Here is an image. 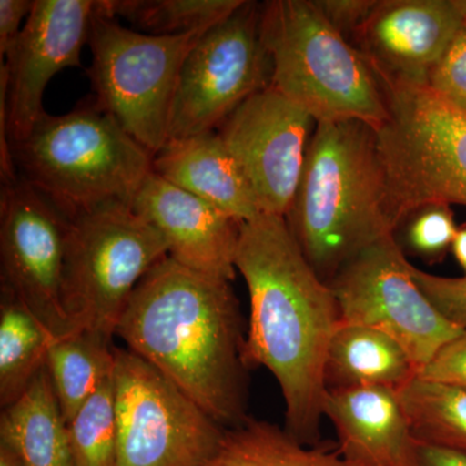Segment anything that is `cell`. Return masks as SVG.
<instances>
[{
  "label": "cell",
  "mask_w": 466,
  "mask_h": 466,
  "mask_svg": "<svg viewBox=\"0 0 466 466\" xmlns=\"http://www.w3.org/2000/svg\"><path fill=\"white\" fill-rule=\"evenodd\" d=\"M236 271L247 283L250 317L245 361L275 377L285 406V431L318 446L327 397L325 361L339 309L284 217L260 214L241 223Z\"/></svg>",
  "instance_id": "obj_1"
},
{
  "label": "cell",
  "mask_w": 466,
  "mask_h": 466,
  "mask_svg": "<svg viewBox=\"0 0 466 466\" xmlns=\"http://www.w3.org/2000/svg\"><path fill=\"white\" fill-rule=\"evenodd\" d=\"M116 336L223 428L249 419L247 334L231 281L167 257L137 284Z\"/></svg>",
  "instance_id": "obj_2"
},
{
  "label": "cell",
  "mask_w": 466,
  "mask_h": 466,
  "mask_svg": "<svg viewBox=\"0 0 466 466\" xmlns=\"http://www.w3.org/2000/svg\"><path fill=\"white\" fill-rule=\"evenodd\" d=\"M285 220L328 284L361 251L394 235L376 127L361 121L315 126Z\"/></svg>",
  "instance_id": "obj_3"
},
{
  "label": "cell",
  "mask_w": 466,
  "mask_h": 466,
  "mask_svg": "<svg viewBox=\"0 0 466 466\" xmlns=\"http://www.w3.org/2000/svg\"><path fill=\"white\" fill-rule=\"evenodd\" d=\"M12 155L18 175L67 219L110 202L133 207L153 170V156L95 100L46 113Z\"/></svg>",
  "instance_id": "obj_4"
},
{
  "label": "cell",
  "mask_w": 466,
  "mask_h": 466,
  "mask_svg": "<svg viewBox=\"0 0 466 466\" xmlns=\"http://www.w3.org/2000/svg\"><path fill=\"white\" fill-rule=\"evenodd\" d=\"M271 86L315 122L361 121L381 127L385 92L360 51L325 18L315 0L262 5Z\"/></svg>",
  "instance_id": "obj_5"
},
{
  "label": "cell",
  "mask_w": 466,
  "mask_h": 466,
  "mask_svg": "<svg viewBox=\"0 0 466 466\" xmlns=\"http://www.w3.org/2000/svg\"><path fill=\"white\" fill-rule=\"evenodd\" d=\"M167 242L131 205L110 202L69 219L63 300L75 330L113 339L137 284Z\"/></svg>",
  "instance_id": "obj_6"
},
{
  "label": "cell",
  "mask_w": 466,
  "mask_h": 466,
  "mask_svg": "<svg viewBox=\"0 0 466 466\" xmlns=\"http://www.w3.org/2000/svg\"><path fill=\"white\" fill-rule=\"evenodd\" d=\"M205 33L149 35L119 25L97 7L90 76L95 103L155 157L167 143L184 61Z\"/></svg>",
  "instance_id": "obj_7"
},
{
  "label": "cell",
  "mask_w": 466,
  "mask_h": 466,
  "mask_svg": "<svg viewBox=\"0 0 466 466\" xmlns=\"http://www.w3.org/2000/svg\"><path fill=\"white\" fill-rule=\"evenodd\" d=\"M377 128L395 228L429 201L466 207V116L428 88H388Z\"/></svg>",
  "instance_id": "obj_8"
},
{
  "label": "cell",
  "mask_w": 466,
  "mask_h": 466,
  "mask_svg": "<svg viewBox=\"0 0 466 466\" xmlns=\"http://www.w3.org/2000/svg\"><path fill=\"white\" fill-rule=\"evenodd\" d=\"M116 466H207L227 429L167 376L116 348Z\"/></svg>",
  "instance_id": "obj_9"
},
{
  "label": "cell",
  "mask_w": 466,
  "mask_h": 466,
  "mask_svg": "<svg viewBox=\"0 0 466 466\" xmlns=\"http://www.w3.org/2000/svg\"><path fill=\"white\" fill-rule=\"evenodd\" d=\"M262 5L244 2L189 52L179 76L168 140L216 131L245 100L271 86Z\"/></svg>",
  "instance_id": "obj_10"
},
{
  "label": "cell",
  "mask_w": 466,
  "mask_h": 466,
  "mask_svg": "<svg viewBox=\"0 0 466 466\" xmlns=\"http://www.w3.org/2000/svg\"><path fill=\"white\" fill-rule=\"evenodd\" d=\"M394 235L386 236L343 267L329 285L339 321L389 334L412 359L417 372L464 330L451 323L417 284Z\"/></svg>",
  "instance_id": "obj_11"
},
{
  "label": "cell",
  "mask_w": 466,
  "mask_h": 466,
  "mask_svg": "<svg viewBox=\"0 0 466 466\" xmlns=\"http://www.w3.org/2000/svg\"><path fill=\"white\" fill-rule=\"evenodd\" d=\"M99 0H34L32 14L0 67V175L17 177L12 146L23 142L46 115L43 95L66 67L81 66Z\"/></svg>",
  "instance_id": "obj_12"
},
{
  "label": "cell",
  "mask_w": 466,
  "mask_h": 466,
  "mask_svg": "<svg viewBox=\"0 0 466 466\" xmlns=\"http://www.w3.org/2000/svg\"><path fill=\"white\" fill-rule=\"evenodd\" d=\"M67 229L69 219L20 175L2 184V288L57 339L73 332L63 300Z\"/></svg>",
  "instance_id": "obj_13"
},
{
  "label": "cell",
  "mask_w": 466,
  "mask_h": 466,
  "mask_svg": "<svg viewBox=\"0 0 466 466\" xmlns=\"http://www.w3.org/2000/svg\"><path fill=\"white\" fill-rule=\"evenodd\" d=\"M315 126L305 109L269 86L245 100L218 128L260 213L287 216Z\"/></svg>",
  "instance_id": "obj_14"
},
{
  "label": "cell",
  "mask_w": 466,
  "mask_h": 466,
  "mask_svg": "<svg viewBox=\"0 0 466 466\" xmlns=\"http://www.w3.org/2000/svg\"><path fill=\"white\" fill-rule=\"evenodd\" d=\"M464 24L455 0H377L351 43L382 88H426Z\"/></svg>",
  "instance_id": "obj_15"
},
{
  "label": "cell",
  "mask_w": 466,
  "mask_h": 466,
  "mask_svg": "<svg viewBox=\"0 0 466 466\" xmlns=\"http://www.w3.org/2000/svg\"><path fill=\"white\" fill-rule=\"evenodd\" d=\"M133 208L161 233L170 258L232 283L238 272L235 256L241 223L153 170Z\"/></svg>",
  "instance_id": "obj_16"
},
{
  "label": "cell",
  "mask_w": 466,
  "mask_h": 466,
  "mask_svg": "<svg viewBox=\"0 0 466 466\" xmlns=\"http://www.w3.org/2000/svg\"><path fill=\"white\" fill-rule=\"evenodd\" d=\"M324 417L346 466H417L413 435L398 391L386 388L328 390Z\"/></svg>",
  "instance_id": "obj_17"
},
{
  "label": "cell",
  "mask_w": 466,
  "mask_h": 466,
  "mask_svg": "<svg viewBox=\"0 0 466 466\" xmlns=\"http://www.w3.org/2000/svg\"><path fill=\"white\" fill-rule=\"evenodd\" d=\"M153 173L238 223L260 216L258 204L218 131L170 139L153 157Z\"/></svg>",
  "instance_id": "obj_18"
},
{
  "label": "cell",
  "mask_w": 466,
  "mask_h": 466,
  "mask_svg": "<svg viewBox=\"0 0 466 466\" xmlns=\"http://www.w3.org/2000/svg\"><path fill=\"white\" fill-rule=\"evenodd\" d=\"M419 376L412 359L389 334L339 321L325 361L328 390L386 388L400 391Z\"/></svg>",
  "instance_id": "obj_19"
},
{
  "label": "cell",
  "mask_w": 466,
  "mask_h": 466,
  "mask_svg": "<svg viewBox=\"0 0 466 466\" xmlns=\"http://www.w3.org/2000/svg\"><path fill=\"white\" fill-rule=\"evenodd\" d=\"M0 443L23 466H75L67 426L47 367L0 416Z\"/></svg>",
  "instance_id": "obj_20"
},
{
  "label": "cell",
  "mask_w": 466,
  "mask_h": 466,
  "mask_svg": "<svg viewBox=\"0 0 466 466\" xmlns=\"http://www.w3.org/2000/svg\"><path fill=\"white\" fill-rule=\"evenodd\" d=\"M46 367L67 424L115 373L116 346L108 337L75 330L55 339Z\"/></svg>",
  "instance_id": "obj_21"
},
{
  "label": "cell",
  "mask_w": 466,
  "mask_h": 466,
  "mask_svg": "<svg viewBox=\"0 0 466 466\" xmlns=\"http://www.w3.org/2000/svg\"><path fill=\"white\" fill-rule=\"evenodd\" d=\"M57 337L5 288L0 299V404L11 406L41 372Z\"/></svg>",
  "instance_id": "obj_22"
},
{
  "label": "cell",
  "mask_w": 466,
  "mask_h": 466,
  "mask_svg": "<svg viewBox=\"0 0 466 466\" xmlns=\"http://www.w3.org/2000/svg\"><path fill=\"white\" fill-rule=\"evenodd\" d=\"M207 466H346L339 452L305 446L280 426L248 419L227 429L225 440Z\"/></svg>",
  "instance_id": "obj_23"
},
{
  "label": "cell",
  "mask_w": 466,
  "mask_h": 466,
  "mask_svg": "<svg viewBox=\"0 0 466 466\" xmlns=\"http://www.w3.org/2000/svg\"><path fill=\"white\" fill-rule=\"evenodd\" d=\"M245 0H99L104 16L121 17L149 35L207 33Z\"/></svg>",
  "instance_id": "obj_24"
},
{
  "label": "cell",
  "mask_w": 466,
  "mask_h": 466,
  "mask_svg": "<svg viewBox=\"0 0 466 466\" xmlns=\"http://www.w3.org/2000/svg\"><path fill=\"white\" fill-rule=\"evenodd\" d=\"M420 443L466 453V391L416 377L398 391Z\"/></svg>",
  "instance_id": "obj_25"
},
{
  "label": "cell",
  "mask_w": 466,
  "mask_h": 466,
  "mask_svg": "<svg viewBox=\"0 0 466 466\" xmlns=\"http://www.w3.org/2000/svg\"><path fill=\"white\" fill-rule=\"evenodd\" d=\"M66 426L75 466H116L115 373Z\"/></svg>",
  "instance_id": "obj_26"
},
{
  "label": "cell",
  "mask_w": 466,
  "mask_h": 466,
  "mask_svg": "<svg viewBox=\"0 0 466 466\" xmlns=\"http://www.w3.org/2000/svg\"><path fill=\"white\" fill-rule=\"evenodd\" d=\"M458 227L452 205L441 201L424 202L401 219L394 232H400V238H395V240L406 256L437 265L452 250Z\"/></svg>",
  "instance_id": "obj_27"
},
{
  "label": "cell",
  "mask_w": 466,
  "mask_h": 466,
  "mask_svg": "<svg viewBox=\"0 0 466 466\" xmlns=\"http://www.w3.org/2000/svg\"><path fill=\"white\" fill-rule=\"evenodd\" d=\"M426 88L441 103L466 116V23L434 66Z\"/></svg>",
  "instance_id": "obj_28"
},
{
  "label": "cell",
  "mask_w": 466,
  "mask_h": 466,
  "mask_svg": "<svg viewBox=\"0 0 466 466\" xmlns=\"http://www.w3.org/2000/svg\"><path fill=\"white\" fill-rule=\"evenodd\" d=\"M417 284L451 323L466 330V276L446 278L413 267Z\"/></svg>",
  "instance_id": "obj_29"
},
{
  "label": "cell",
  "mask_w": 466,
  "mask_h": 466,
  "mask_svg": "<svg viewBox=\"0 0 466 466\" xmlns=\"http://www.w3.org/2000/svg\"><path fill=\"white\" fill-rule=\"evenodd\" d=\"M417 377L466 391V330L446 343Z\"/></svg>",
  "instance_id": "obj_30"
},
{
  "label": "cell",
  "mask_w": 466,
  "mask_h": 466,
  "mask_svg": "<svg viewBox=\"0 0 466 466\" xmlns=\"http://www.w3.org/2000/svg\"><path fill=\"white\" fill-rule=\"evenodd\" d=\"M334 29L352 41L376 7L377 0H315Z\"/></svg>",
  "instance_id": "obj_31"
},
{
  "label": "cell",
  "mask_w": 466,
  "mask_h": 466,
  "mask_svg": "<svg viewBox=\"0 0 466 466\" xmlns=\"http://www.w3.org/2000/svg\"><path fill=\"white\" fill-rule=\"evenodd\" d=\"M34 0H0V55L7 54L24 26V18L32 14Z\"/></svg>",
  "instance_id": "obj_32"
},
{
  "label": "cell",
  "mask_w": 466,
  "mask_h": 466,
  "mask_svg": "<svg viewBox=\"0 0 466 466\" xmlns=\"http://www.w3.org/2000/svg\"><path fill=\"white\" fill-rule=\"evenodd\" d=\"M417 466H466V453L420 443Z\"/></svg>",
  "instance_id": "obj_33"
},
{
  "label": "cell",
  "mask_w": 466,
  "mask_h": 466,
  "mask_svg": "<svg viewBox=\"0 0 466 466\" xmlns=\"http://www.w3.org/2000/svg\"><path fill=\"white\" fill-rule=\"evenodd\" d=\"M451 253L453 254L460 268L466 276V220L458 227V233H456Z\"/></svg>",
  "instance_id": "obj_34"
},
{
  "label": "cell",
  "mask_w": 466,
  "mask_h": 466,
  "mask_svg": "<svg viewBox=\"0 0 466 466\" xmlns=\"http://www.w3.org/2000/svg\"><path fill=\"white\" fill-rule=\"evenodd\" d=\"M0 466H23L16 455L2 443H0Z\"/></svg>",
  "instance_id": "obj_35"
},
{
  "label": "cell",
  "mask_w": 466,
  "mask_h": 466,
  "mask_svg": "<svg viewBox=\"0 0 466 466\" xmlns=\"http://www.w3.org/2000/svg\"><path fill=\"white\" fill-rule=\"evenodd\" d=\"M456 5L461 12L462 17H464L466 23V0H455Z\"/></svg>",
  "instance_id": "obj_36"
}]
</instances>
